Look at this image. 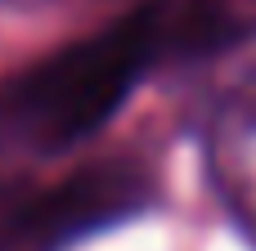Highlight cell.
<instances>
[{"label":"cell","mask_w":256,"mask_h":251,"mask_svg":"<svg viewBox=\"0 0 256 251\" xmlns=\"http://www.w3.org/2000/svg\"><path fill=\"white\" fill-rule=\"evenodd\" d=\"M207 166L220 202L256 243V81L216 108L207 130Z\"/></svg>","instance_id":"3957f363"},{"label":"cell","mask_w":256,"mask_h":251,"mask_svg":"<svg viewBox=\"0 0 256 251\" xmlns=\"http://www.w3.org/2000/svg\"><path fill=\"white\" fill-rule=\"evenodd\" d=\"M148 207V175L130 162H94L68 175L63 184L32 193L22 238L36 247H58L108 225H122Z\"/></svg>","instance_id":"7a4b0ae2"},{"label":"cell","mask_w":256,"mask_h":251,"mask_svg":"<svg viewBox=\"0 0 256 251\" xmlns=\"http://www.w3.org/2000/svg\"><path fill=\"white\" fill-rule=\"evenodd\" d=\"M4 4H45V0H4Z\"/></svg>","instance_id":"5b68a950"},{"label":"cell","mask_w":256,"mask_h":251,"mask_svg":"<svg viewBox=\"0 0 256 251\" xmlns=\"http://www.w3.org/2000/svg\"><path fill=\"white\" fill-rule=\"evenodd\" d=\"M9 148H14V144L0 135V251L9 247L14 238H22V225H27V202H32V193L18 184V175L4 166Z\"/></svg>","instance_id":"277c9868"},{"label":"cell","mask_w":256,"mask_h":251,"mask_svg":"<svg viewBox=\"0 0 256 251\" xmlns=\"http://www.w3.org/2000/svg\"><path fill=\"white\" fill-rule=\"evenodd\" d=\"M153 63H162L158 0L18 76L0 94V135L14 148L36 153L72 148L122 108V99Z\"/></svg>","instance_id":"6da1fadb"}]
</instances>
